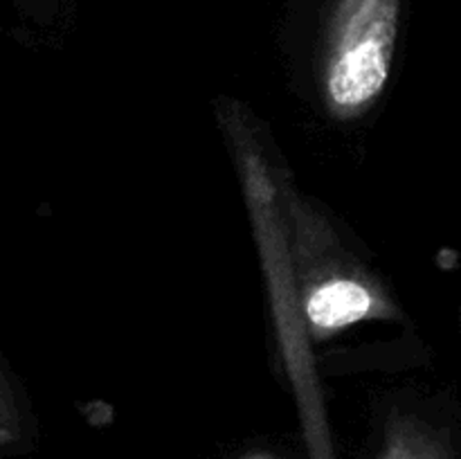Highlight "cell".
I'll use <instances>...</instances> for the list:
<instances>
[{
    "mask_svg": "<svg viewBox=\"0 0 461 459\" xmlns=\"http://www.w3.org/2000/svg\"><path fill=\"white\" fill-rule=\"evenodd\" d=\"M376 459H453L444 432L423 418L392 417L383 432Z\"/></svg>",
    "mask_w": 461,
    "mask_h": 459,
    "instance_id": "cell-3",
    "label": "cell"
},
{
    "mask_svg": "<svg viewBox=\"0 0 461 459\" xmlns=\"http://www.w3.org/2000/svg\"><path fill=\"white\" fill-rule=\"evenodd\" d=\"M399 18L401 0H333L320 57V86L333 115H358L383 93Z\"/></svg>",
    "mask_w": 461,
    "mask_h": 459,
    "instance_id": "cell-1",
    "label": "cell"
},
{
    "mask_svg": "<svg viewBox=\"0 0 461 459\" xmlns=\"http://www.w3.org/2000/svg\"><path fill=\"white\" fill-rule=\"evenodd\" d=\"M23 432L21 405L16 400L12 381L0 364V444H12Z\"/></svg>",
    "mask_w": 461,
    "mask_h": 459,
    "instance_id": "cell-4",
    "label": "cell"
},
{
    "mask_svg": "<svg viewBox=\"0 0 461 459\" xmlns=\"http://www.w3.org/2000/svg\"><path fill=\"white\" fill-rule=\"evenodd\" d=\"M309 450L311 459H333L331 444H329L327 430L322 426H313L309 430Z\"/></svg>",
    "mask_w": 461,
    "mask_h": 459,
    "instance_id": "cell-5",
    "label": "cell"
},
{
    "mask_svg": "<svg viewBox=\"0 0 461 459\" xmlns=\"http://www.w3.org/2000/svg\"><path fill=\"white\" fill-rule=\"evenodd\" d=\"M288 216L311 331L320 338L331 336L376 313L381 297L372 286V277L340 250L331 228L297 198L291 201Z\"/></svg>",
    "mask_w": 461,
    "mask_h": 459,
    "instance_id": "cell-2",
    "label": "cell"
},
{
    "mask_svg": "<svg viewBox=\"0 0 461 459\" xmlns=\"http://www.w3.org/2000/svg\"><path fill=\"white\" fill-rule=\"evenodd\" d=\"M248 459H277L273 454H255V457H248Z\"/></svg>",
    "mask_w": 461,
    "mask_h": 459,
    "instance_id": "cell-6",
    "label": "cell"
}]
</instances>
